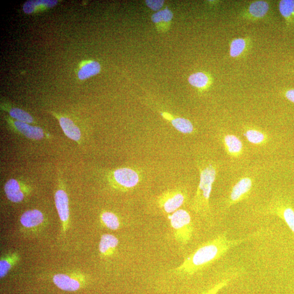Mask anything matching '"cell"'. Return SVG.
<instances>
[{
  "label": "cell",
  "mask_w": 294,
  "mask_h": 294,
  "mask_svg": "<svg viewBox=\"0 0 294 294\" xmlns=\"http://www.w3.org/2000/svg\"><path fill=\"white\" fill-rule=\"evenodd\" d=\"M103 225L108 228L116 230L120 227V222L116 215L110 212H105L101 214Z\"/></svg>",
  "instance_id": "obj_22"
},
{
  "label": "cell",
  "mask_w": 294,
  "mask_h": 294,
  "mask_svg": "<svg viewBox=\"0 0 294 294\" xmlns=\"http://www.w3.org/2000/svg\"><path fill=\"white\" fill-rule=\"evenodd\" d=\"M118 239L115 236L106 234L102 236L99 250L103 256H110L114 254L118 244Z\"/></svg>",
  "instance_id": "obj_15"
},
{
  "label": "cell",
  "mask_w": 294,
  "mask_h": 294,
  "mask_svg": "<svg viewBox=\"0 0 294 294\" xmlns=\"http://www.w3.org/2000/svg\"><path fill=\"white\" fill-rule=\"evenodd\" d=\"M4 190L7 198L13 203H19L24 199L25 195L22 186L15 179H10L6 182Z\"/></svg>",
  "instance_id": "obj_11"
},
{
  "label": "cell",
  "mask_w": 294,
  "mask_h": 294,
  "mask_svg": "<svg viewBox=\"0 0 294 294\" xmlns=\"http://www.w3.org/2000/svg\"><path fill=\"white\" fill-rule=\"evenodd\" d=\"M268 211L282 219L291 230L294 237V209L292 206L284 201L277 200L271 203Z\"/></svg>",
  "instance_id": "obj_6"
},
{
  "label": "cell",
  "mask_w": 294,
  "mask_h": 294,
  "mask_svg": "<svg viewBox=\"0 0 294 294\" xmlns=\"http://www.w3.org/2000/svg\"><path fill=\"white\" fill-rule=\"evenodd\" d=\"M224 145L230 156L236 157L241 155L243 144L241 140L233 135H227L223 138Z\"/></svg>",
  "instance_id": "obj_16"
},
{
  "label": "cell",
  "mask_w": 294,
  "mask_h": 294,
  "mask_svg": "<svg viewBox=\"0 0 294 294\" xmlns=\"http://www.w3.org/2000/svg\"><path fill=\"white\" fill-rule=\"evenodd\" d=\"M279 10L286 20H290L294 16V1L282 0L279 4Z\"/></svg>",
  "instance_id": "obj_24"
},
{
  "label": "cell",
  "mask_w": 294,
  "mask_h": 294,
  "mask_svg": "<svg viewBox=\"0 0 294 294\" xmlns=\"http://www.w3.org/2000/svg\"><path fill=\"white\" fill-rule=\"evenodd\" d=\"M253 182L250 178H241L235 184L229 195L227 204L231 206L246 199L249 195Z\"/></svg>",
  "instance_id": "obj_7"
},
{
  "label": "cell",
  "mask_w": 294,
  "mask_h": 294,
  "mask_svg": "<svg viewBox=\"0 0 294 294\" xmlns=\"http://www.w3.org/2000/svg\"><path fill=\"white\" fill-rule=\"evenodd\" d=\"M13 127L26 137L33 139L40 140L44 137V132L43 129L29 124L19 121H12Z\"/></svg>",
  "instance_id": "obj_8"
},
{
  "label": "cell",
  "mask_w": 294,
  "mask_h": 294,
  "mask_svg": "<svg viewBox=\"0 0 294 294\" xmlns=\"http://www.w3.org/2000/svg\"><path fill=\"white\" fill-rule=\"evenodd\" d=\"M53 282L59 289L66 291H75L81 286L80 280L66 274L55 275L53 277Z\"/></svg>",
  "instance_id": "obj_9"
},
{
  "label": "cell",
  "mask_w": 294,
  "mask_h": 294,
  "mask_svg": "<svg viewBox=\"0 0 294 294\" xmlns=\"http://www.w3.org/2000/svg\"><path fill=\"white\" fill-rule=\"evenodd\" d=\"M187 198L184 190L181 189H173L166 191L158 199V205L166 214H173L183 205Z\"/></svg>",
  "instance_id": "obj_4"
},
{
  "label": "cell",
  "mask_w": 294,
  "mask_h": 294,
  "mask_svg": "<svg viewBox=\"0 0 294 294\" xmlns=\"http://www.w3.org/2000/svg\"><path fill=\"white\" fill-rule=\"evenodd\" d=\"M145 4L150 9L154 11H158L163 8L164 5V1H155V0H147Z\"/></svg>",
  "instance_id": "obj_29"
},
{
  "label": "cell",
  "mask_w": 294,
  "mask_h": 294,
  "mask_svg": "<svg viewBox=\"0 0 294 294\" xmlns=\"http://www.w3.org/2000/svg\"><path fill=\"white\" fill-rule=\"evenodd\" d=\"M175 239L181 244H187L191 239L193 225L190 214L179 209L169 216Z\"/></svg>",
  "instance_id": "obj_3"
},
{
  "label": "cell",
  "mask_w": 294,
  "mask_h": 294,
  "mask_svg": "<svg viewBox=\"0 0 294 294\" xmlns=\"http://www.w3.org/2000/svg\"><path fill=\"white\" fill-rule=\"evenodd\" d=\"M17 256L13 255L11 257L4 259L0 261V277L4 278L11 269L12 266L16 260Z\"/></svg>",
  "instance_id": "obj_27"
},
{
  "label": "cell",
  "mask_w": 294,
  "mask_h": 294,
  "mask_svg": "<svg viewBox=\"0 0 294 294\" xmlns=\"http://www.w3.org/2000/svg\"><path fill=\"white\" fill-rule=\"evenodd\" d=\"M269 10V5L267 2L257 1L250 5L249 12L252 16L256 18H261L267 15Z\"/></svg>",
  "instance_id": "obj_19"
},
{
  "label": "cell",
  "mask_w": 294,
  "mask_h": 294,
  "mask_svg": "<svg viewBox=\"0 0 294 294\" xmlns=\"http://www.w3.org/2000/svg\"><path fill=\"white\" fill-rule=\"evenodd\" d=\"M101 66L99 62L95 61H87L82 65L78 71V78L81 80L89 78L90 77L99 74Z\"/></svg>",
  "instance_id": "obj_18"
},
{
  "label": "cell",
  "mask_w": 294,
  "mask_h": 294,
  "mask_svg": "<svg viewBox=\"0 0 294 294\" xmlns=\"http://www.w3.org/2000/svg\"><path fill=\"white\" fill-rule=\"evenodd\" d=\"M287 100L294 103V89L287 90L285 93Z\"/></svg>",
  "instance_id": "obj_30"
},
{
  "label": "cell",
  "mask_w": 294,
  "mask_h": 294,
  "mask_svg": "<svg viewBox=\"0 0 294 294\" xmlns=\"http://www.w3.org/2000/svg\"><path fill=\"white\" fill-rule=\"evenodd\" d=\"M232 280V278H227L222 280L218 283L215 285L213 288L210 289L203 294H217L221 289L227 286Z\"/></svg>",
  "instance_id": "obj_28"
},
{
  "label": "cell",
  "mask_w": 294,
  "mask_h": 294,
  "mask_svg": "<svg viewBox=\"0 0 294 294\" xmlns=\"http://www.w3.org/2000/svg\"><path fill=\"white\" fill-rule=\"evenodd\" d=\"M44 221L43 213L37 209L30 210L23 213L20 218V223L26 228L37 227Z\"/></svg>",
  "instance_id": "obj_13"
},
{
  "label": "cell",
  "mask_w": 294,
  "mask_h": 294,
  "mask_svg": "<svg viewBox=\"0 0 294 294\" xmlns=\"http://www.w3.org/2000/svg\"><path fill=\"white\" fill-rule=\"evenodd\" d=\"M246 41L243 38H236L231 42L229 54L231 57L237 58L243 52L246 48Z\"/></svg>",
  "instance_id": "obj_25"
},
{
  "label": "cell",
  "mask_w": 294,
  "mask_h": 294,
  "mask_svg": "<svg viewBox=\"0 0 294 294\" xmlns=\"http://www.w3.org/2000/svg\"><path fill=\"white\" fill-rule=\"evenodd\" d=\"M10 116L17 121L31 124L33 123V117L27 112L19 108H11L9 110Z\"/></svg>",
  "instance_id": "obj_23"
},
{
  "label": "cell",
  "mask_w": 294,
  "mask_h": 294,
  "mask_svg": "<svg viewBox=\"0 0 294 294\" xmlns=\"http://www.w3.org/2000/svg\"><path fill=\"white\" fill-rule=\"evenodd\" d=\"M113 177L117 186L124 190L135 187L140 181L138 173L128 167L116 170L113 172Z\"/></svg>",
  "instance_id": "obj_5"
},
{
  "label": "cell",
  "mask_w": 294,
  "mask_h": 294,
  "mask_svg": "<svg viewBox=\"0 0 294 294\" xmlns=\"http://www.w3.org/2000/svg\"><path fill=\"white\" fill-rule=\"evenodd\" d=\"M170 123L175 129L183 134H190L193 132V126L187 119L181 117L174 118Z\"/></svg>",
  "instance_id": "obj_20"
},
{
  "label": "cell",
  "mask_w": 294,
  "mask_h": 294,
  "mask_svg": "<svg viewBox=\"0 0 294 294\" xmlns=\"http://www.w3.org/2000/svg\"><path fill=\"white\" fill-rule=\"evenodd\" d=\"M200 181L193 199V211L204 218L211 214L209 200L213 185L217 174V166L212 162H205L200 164Z\"/></svg>",
  "instance_id": "obj_2"
},
{
  "label": "cell",
  "mask_w": 294,
  "mask_h": 294,
  "mask_svg": "<svg viewBox=\"0 0 294 294\" xmlns=\"http://www.w3.org/2000/svg\"><path fill=\"white\" fill-rule=\"evenodd\" d=\"M58 120L65 134L70 139L77 142L80 141L81 133L80 129L74 123L73 121L65 117L58 116Z\"/></svg>",
  "instance_id": "obj_12"
},
{
  "label": "cell",
  "mask_w": 294,
  "mask_h": 294,
  "mask_svg": "<svg viewBox=\"0 0 294 294\" xmlns=\"http://www.w3.org/2000/svg\"><path fill=\"white\" fill-rule=\"evenodd\" d=\"M173 18V14L172 11L166 8L154 14L151 19L154 23L157 24L159 30L164 31L165 29L169 27Z\"/></svg>",
  "instance_id": "obj_17"
},
{
  "label": "cell",
  "mask_w": 294,
  "mask_h": 294,
  "mask_svg": "<svg viewBox=\"0 0 294 294\" xmlns=\"http://www.w3.org/2000/svg\"><path fill=\"white\" fill-rule=\"evenodd\" d=\"M188 81L189 83L194 87L199 89H205L209 85L210 79L206 74L198 72L189 76Z\"/></svg>",
  "instance_id": "obj_21"
},
{
  "label": "cell",
  "mask_w": 294,
  "mask_h": 294,
  "mask_svg": "<svg viewBox=\"0 0 294 294\" xmlns=\"http://www.w3.org/2000/svg\"><path fill=\"white\" fill-rule=\"evenodd\" d=\"M55 201L60 218L65 225L69 218V199L65 191L58 190L55 195Z\"/></svg>",
  "instance_id": "obj_10"
},
{
  "label": "cell",
  "mask_w": 294,
  "mask_h": 294,
  "mask_svg": "<svg viewBox=\"0 0 294 294\" xmlns=\"http://www.w3.org/2000/svg\"><path fill=\"white\" fill-rule=\"evenodd\" d=\"M58 3L57 0H30L24 4L23 9L25 13L31 14L53 8Z\"/></svg>",
  "instance_id": "obj_14"
},
{
  "label": "cell",
  "mask_w": 294,
  "mask_h": 294,
  "mask_svg": "<svg viewBox=\"0 0 294 294\" xmlns=\"http://www.w3.org/2000/svg\"><path fill=\"white\" fill-rule=\"evenodd\" d=\"M244 135L250 142L255 144H261L267 139L263 132L256 129H249L245 132Z\"/></svg>",
  "instance_id": "obj_26"
},
{
  "label": "cell",
  "mask_w": 294,
  "mask_h": 294,
  "mask_svg": "<svg viewBox=\"0 0 294 294\" xmlns=\"http://www.w3.org/2000/svg\"><path fill=\"white\" fill-rule=\"evenodd\" d=\"M259 234L255 233L238 240H229L226 233L219 234L213 239L201 244L192 254L187 256L183 262L174 269V272L180 275H192L219 260L230 249L251 239Z\"/></svg>",
  "instance_id": "obj_1"
}]
</instances>
